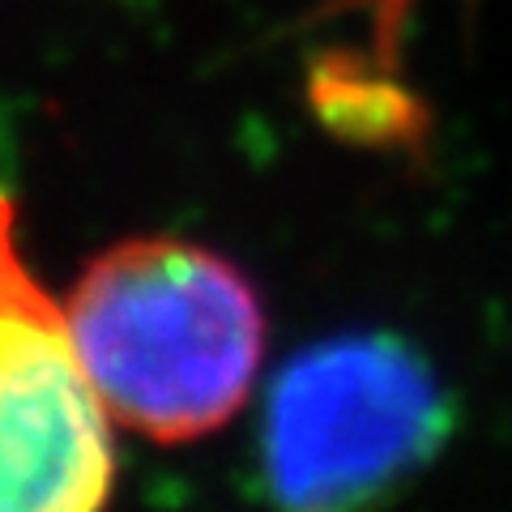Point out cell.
Here are the masks:
<instances>
[{
  "mask_svg": "<svg viewBox=\"0 0 512 512\" xmlns=\"http://www.w3.org/2000/svg\"><path fill=\"white\" fill-rule=\"evenodd\" d=\"M431 367L397 338H333L278 372L265 478L286 508H355L402 483L444 440Z\"/></svg>",
  "mask_w": 512,
  "mask_h": 512,
  "instance_id": "7a4b0ae2",
  "label": "cell"
},
{
  "mask_svg": "<svg viewBox=\"0 0 512 512\" xmlns=\"http://www.w3.org/2000/svg\"><path fill=\"white\" fill-rule=\"evenodd\" d=\"M64 316L107 419L158 444L222 427L261 372L265 308L252 282L175 235L99 252Z\"/></svg>",
  "mask_w": 512,
  "mask_h": 512,
  "instance_id": "6da1fadb",
  "label": "cell"
},
{
  "mask_svg": "<svg viewBox=\"0 0 512 512\" xmlns=\"http://www.w3.org/2000/svg\"><path fill=\"white\" fill-rule=\"evenodd\" d=\"M116 483L107 410L0 192V512H86Z\"/></svg>",
  "mask_w": 512,
  "mask_h": 512,
  "instance_id": "3957f363",
  "label": "cell"
}]
</instances>
